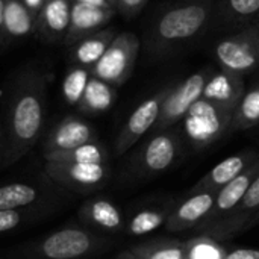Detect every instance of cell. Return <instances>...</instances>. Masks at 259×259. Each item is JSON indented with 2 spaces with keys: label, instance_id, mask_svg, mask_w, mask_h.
Segmentation results:
<instances>
[{
  "label": "cell",
  "instance_id": "obj_1",
  "mask_svg": "<svg viewBox=\"0 0 259 259\" xmlns=\"http://www.w3.org/2000/svg\"><path fill=\"white\" fill-rule=\"evenodd\" d=\"M47 105V77L38 71L21 74L9 96L6 111V164L23 158L39 140Z\"/></svg>",
  "mask_w": 259,
  "mask_h": 259
},
{
  "label": "cell",
  "instance_id": "obj_2",
  "mask_svg": "<svg viewBox=\"0 0 259 259\" xmlns=\"http://www.w3.org/2000/svg\"><path fill=\"white\" fill-rule=\"evenodd\" d=\"M215 12L214 0H190L164 11L153 23L147 38V52L162 56L199 36Z\"/></svg>",
  "mask_w": 259,
  "mask_h": 259
},
{
  "label": "cell",
  "instance_id": "obj_3",
  "mask_svg": "<svg viewBox=\"0 0 259 259\" xmlns=\"http://www.w3.org/2000/svg\"><path fill=\"white\" fill-rule=\"evenodd\" d=\"M235 108L200 97L182 118L184 134L188 143L200 150L231 131Z\"/></svg>",
  "mask_w": 259,
  "mask_h": 259
},
{
  "label": "cell",
  "instance_id": "obj_4",
  "mask_svg": "<svg viewBox=\"0 0 259 259\" xmlns=\"http://www.w3.org/2000/svg\"><path fill=\"white\" fill-rule=\"evenodd\" d=\"M215 58L223 70L252 74L259 67V20L223 38L215 46Z\"/></svg>",
  "mask_w": 259,
  "mask_h": 259
},
{
  "label": "cell",
  "instance_id": "obj_5",
  "mask_svg": "<svg viewBox=\"0 0 259 259\" xmlns=\"http://www.w3.org/2000/svg\"><path fill=\"white\" fill-rule=\"evenodd\" d=\"M140 52V38L132 32L117 33L103 56L91 68V76L112 87L123 85L134 71Z\"/></svg>",
  "mask_w": 259,
  "mask_h": 259
},
{
  "label": "cell",
  "instance_id": "obj_6",
  "mask_svg": "<svg viewBox=\"0 0 259 259\" xmlns=\"http://www.w3.org/2000/svg\"><path fill=\"white\" fill-rule=\"evenodd\" d=\"M211 73L208 70L196 71L184 79L176 87L170 88L167 97L162 102L158 121L153 127L155 134L162 132L182 121L190 108L202 97L203 88L209 79Z\"/></svg>",
  "mask_w": 259,
  "mask_h": 259
},
{
  "label": "cell",
  "instance_id": "obj_7",
  "mask_svg": "<svg viewBox=\"0 0 259 259\" xmlns=\"http://www.w3.org/2000/svg\"><path fill=\"white\" fill-rule=\"evenodd\" d=\"M100 238L80 228H64L38 243L35 252L42 259H82L94 253Z\"/></svg>",
  "mask_w": 259,
  "mask_h": 259
},
{
  "label": "cell",
  "instance_id": "obj_8",
  "mask_svg": "<svg viewBox=\"0 0 259 259\" xmlns=\"http://www.w3.org/2000/svg\"><path fill=\"white\" fill-rule=\"evenodd\" d=\"M46 173L59 185L76 191L90 193L100 188L108 176L106 164H71L46 161Z\"/></svg>",
  "mask_w": 259,
  "mask_h": 259
},
{
  "label": "cell",
  "instance_id": "obj_9",
  "mask_svg": "<svg viewBox=\"0 0 259 259\" xmlns=\"http://www.w3.org/2000/svg\"><path fill=\"white\" fill-rule=\"evenodd\" d=\"M168 91H170V88L161 90L156 94H153L152 97L143 100L135 108V111L131 114V117L127 118V121L124 123V126L121 127V131L115 140V153L117 155L126 153L144 134H147L150 129L155 127L158 117H159L162 102L167 97Z\"/></svg>",
  "mask_w": 259,
  "mask_h": 259
},
{
  "label": "cell",
  "instance_id": "obj_10",
  "mask_svg": "<svg viewBox=\"0 0 259 259\" xmlns=\"http://www.w3.org/2000/svg\"><path fill=\"white\" fill-rule=\"evenodd\" d=\"M259 173V156L247 167L244 168L235 179H232L229 184H226L222 190L217 191L215 203L211 209V212L206 215V219L199 225L202 231L214 225L215 222H220L231 215L243 202L244 196L247 194L250 185L253 184L255 178Z\"/></svg>",
  "mask_w": 259,
  "mask_h": 259
},
{
  "label": "cell",
  "instance_id": "obj_11",
  "mask_svg": "<svg viewBox=\"0 0 259 259\" xmlns=\"http://www.w3.org/2000/svg\"><path fill=\"white\" fill-rule=\"evenodd\" d=\"M181 152V137L173 131L155 134L141 149L138 167L146 175H158L165 171L176 161Z\"/></svg>",
  "mask_w": 259,
  "mask_h": 259
},
{
  "label": "cell",
  "instance_id": "obj_12",
  "mask_svg": "<svg viewBox=\"0 0 259 259\" xmlns=\"http://www.w3.org/2000/svg\"><path fill=\"white\" fill-rule=\"evenodd\" d=\"M90 141H96L94 127L80 117L67 115L49 132L44 143V153L70 150Z\"/></svg>",
  "mask_w": 259,
  "mask_h": 259
},
{
  "label": "cell",
  "instance_id": "obj_13",
  "mask_svg": "<svg viewBox=\"0 0 259 259\" xmlns=\"http://www.w3.org/2000/svg\"><path fill=\"white\" fill-rule=\"evenodd\" d=\"M115 12L117 11L114 8H100V6H91V5L73 2L70 26L64 38V44L70 47L77 41H80L82 38L102 30L105 24L111 21Z\"/></svg>",
  "mask_w": 259,
  "mask_h": 259
},
{
  "label": "cell",
  "instance_id": "obj_14",
  "mask_svg": "<svg viewBox=\"0 0 259 259\" xmlns=\"http://www.w3.org/2000/svg\"><path fill=\"white\" fill-rule=\"evenodd\" d=\"M215 199V191H200L190 194L187 200L170 211L165 222V229L168 232H181L199 226L211 212Z\"/></svg>",
  "mask_w": 259,
  "mask_h": 259
},
{
  "label": "cell",
  "instance_id": "obj_15",
  "mask_svg": "<svg viewBox=\"0 0 259 259\" xmlns=\"http://www.w3.org/2000/svg\"><path fill=\"white\" fill-rule=\"evenodd\" d=\"M36 32V14L23 0H5L0 23V44L9 46Z\"/></svg>",
  "mask_w": 259,
  "mask_h": 259
},
{
  "label": "cell",
  "instance_id": "obj_16",
  "mask_svg": "<svg viewBox=\"0 0 259 259\" xmlns=\"http://www.w3.org/2000/svg\"><path fill=\"white\" fill-rule=\"evenodd\" d=\"M71 0H44L36 14V35L44 42H64L70 26Z\"/></svg>",
  "mask_w": 259,
  "mask_h": 259
},
{
  "label": "cell",
  "instance_id": "obj_17",
  "mask_svg": "<svg viewBox=\"0 0 259 259\" xmlns=\"http://www.w3.org/2000/svg\"><path fill=\"white\" fill-rule=\"evenodd\" d=\"M259 155L253 150H246L237 155H232L222 162H219L211 171H208L191 190L190 194L200 191H219L232 179H235L244 168H247Z\"/></svg>",
  "mask_w": 259,
  "mask_h": 259
},
{
  "label": "cell",
  "instance_id": "obj_18",
  "mask_svg": "<svg viewBox=\"0 0 259 259\" xmlns=\"http://www.w3.org/2000/svg\"><path fill=\"white\" fill-rule=\"evenodd\" d=\"M259 209V173L255 178L253 184L250 185L247 194L244 196L243 202L240 203V206L226 219L215 222L214 225H211L209 228L205 229V232L208 234L206 237L209 238H229L231 235H234L238 229H241L243 226H246L247 220L258 212Z\"/></svg>",
  "mask_w": 259,
  "mask_h": 259
},
{
  "label": "cell",
  "instance_id": "obj_19",
  "mask_svg": "<svg viewBox=\"0 0 259 259\" xmlns=\"http://www.w3.org/2000/svg\"><path fill=\"white\" fill-rule=\"evenodd\" d=\"M244 93H246L244 76L222 68L217 73H211L203 88L202 97L231 108H237Z\"/></svg>",
  "mask_w": 259,
  "mask_h": 259
},
{
  "label": "cell",
  "instance_id": "obj_20",
  "mask_svg": "<svg viewBox=\"0 0 259 259\" xmlns=\"http://www.w3.org/2000/svg\"><path fill=\"white\" fill-rule=\"evenodd\" d=\"M115 35L117 32L114 29H102L70 46L71 65H79L91 70L96 65V62L103 56Z\"/></svg>",
  "mask_w": 259,
  "mask_h": 259
},
{
  "label": "cell",
  "instance_id": "obj_21",
  "mask_svg": "<svg viewBox=\"0 0 259 259\" xmlns=\"http://www.w3.org/2000/svg\"><path fill=\"white\" fill-rule=\"evenodd\" d=\"M79 217L99 229L103 231H120L124 225L121 211L108 199H93L83 203L79 209Z\"/></svg>",
  "mask_w": 259,
  "mask_h": 259
},
{
  "label": "cell",
  "instance_id": "obj_22",
  "mask_svg": "<svg viewBox=\"0 0 259 259\" xmlns=\"http://www.w3.org/2000/svg\"><path fill=\"white\" fill-rule=\"evenodd\" d=\"M115 99H117L115 87H112L111 83L99 77L91 76L76 106L82 114L97 115V114L106 112L114 105Z\"/></svg>",
  "mask_w": 259,
  "mask_h": 259
},
{
  "label": "cell",
  "instance_id": "obj_23",
  "mask_svg": "<svg viewBox=\"0 0 259 259\" xmlns=\"http://www.w3.org/2000/svg\"><path fill=\"white\" fill-rule=\"evenodd\" d=\"M44 159L53 162H71V164H106L108 152L96 140L70 150L44 153Z\"/></svg>",
  "mask_w": 259,
  "mask_h": 259
},
{
  "label": "cell",
  "instance_id": "obj_24",
  "mask_svg": "<svg viewBox=\"0 0 259 259\" xmlns=\"http://www.w3.org/2000/svg\"><path fill=\"white\" fill-rule=\"evenodd\" d=\"M215 12L229 24H250L259 17V0H219Z\"/></svg>",
  "mask_w": 259,
  "mask_h": 259
},
{
  "label": "cell",
  "instance_id": "obj_25",
  "mask_svg": "<svg viewBox=\"0 0 259 259\" xmlns=\"http://www.w3.org/2000/svg\"><path fill=\"white\" fill-rule=\"evenodd\" d=\"M259 124V83L247 90L235 108L229 132L246 131Z\"/></svg>",
  "mask_w": 259,
  "mask_h": 259
},
{
  "label": "cell",
  "instance_id": "obj_26",
  "mask_svg": "<svg viewBox=\"0 0 259 259\" xmlns=\"http://www.w3.org/2000/svg\"><path fill=\"white\" fill-rule=\"evenodd\" d=\"M137 259H187V244L156 240L129 249Z\"/></svg>",
  "mask_w": 259,
  "mask_h": 259
},
{
  "label": "cell",
  "instance_id": "obj_27",
  "mask_svg": "<svg viewBox=\"0 0 259 259\" xmlns=\"http://www.w3.org/2000/svg\"><path fill=\"white\" fill-rule=\"evenodd\" d=\"M38 199V190L29 184L0 185V211H12L26 208Z\"/></svg>",
  "mask_w": 259,
  "mask_h": 259
},
{
  "label": "cell",
  "instance_id": "obj_28",
  "mask_svg": "<svg viewBox=\"0 0 259 259\" xmlns=\"http://www.w3.org/2000/svg\"><path fill=\"white\" fill-rule=\"evenodd\" d=\"M170 214L168 208L164 209H144L132 217L127 225V232L135 237L147 235L161 226H165L167 217Z\"/></svg>",
  "mask_w": 259,
  "mask_h": 259
},
{
  "label": "cell",
  "instance_id": "obj_29",
  "mask_svg": "<svg viewBox=\"0 0 259 259\" xmlns=\"http://www.w3.org/2000/svg\"><path fill=\"white\" fill-rule=\"evenodd\" d=\"M90 77H91L90 68L79 67V65H71V68H68L62 80V96L68 105L76 106L79 103Z\"/></svg>",
  "mask_w": 259,
  "mask_h": 259
},
{
  "label": "cell",
  "instance_id": "obj_30",
  "mask_svg": "<svg viewBox=\"0 0 259 259\" xmlns=\"http://www.w3.org/2000/svg\"><path fill=\"white\" fill-rule=\"evenodd\" d=\"M187 259H225L219 246L209 237H200L187 244Z\"/></svg>",
  "mask_w": 259,
  "mask_h": 259
},
{
  "label": "cell",
  "instance_id": "obj_31",
  "mask_svg": "<svg viewBox=\"0 0 259 259\" xmlns=\"http://www.w3.org/2000/svg\"><path fill=\"white\" fill-rule=\"evenodd\" d=\"M23 220V214L20 209L12 211H0V234L9 232L20 226Z\"/></svg>",
  "mask_w": 259,
  "mask_h": 259
},
{
  "label": "cell",
  "instance_id": "obj_32",
  "mask_svg": "<svg viewBox=\"0 0 259 259\" xmlns=\"http://www.w3.org/2000/svg\"><path fill=\"white\" fill-rule=\"evenodd\" d=\"M147 2L149 0H118L117 12H121L124 17L132 18L143 11V8L147 5Z\"/></svg>",
  "mask_w": 259,
  "mask_h": 259
},
{
  "label": "cell",
  "instance_id": "obj_33",
  "mask_svg": "<svg viewBox=\"0 0 259 259\" xmlns=\"http://www.w3.org/2000/svg\"><path fill=\"white\" fill-rule=\"evenodd\" d=\"M225 259H259V250L255 249H238L228 253Z\"/></svg>",
  "mask_w": 259,
  "mask_h": 259
},
{
  "label": "cell",
  "instance_id": "obj_34",
  "mask_svg": "<svg viewBox=\"0 0 259 259\" xmlns=\"http://www.w3.org/2000/svg\"><path fill=\"white\" fill-rule=\"evenodd\" d=\"M76 3H83V5H91V6H100V8H111L106 0H71Z\"/></svg>",
  "mask_w": 259,
  "mask_h": 259
},
{
  "label": "cell",
  "instance_id": "obj_35",
  "mask_svg": "<svg viewBox=\"0 0 259 259\" xmlns=\"http://www.w3.org/2000/svg\"><path fill=\"white\" fill-rule=\"evenodd\" d=\"M23 2H24V5H26L27 8H30L35 14H38L39 8H41L42 3H44V0H23Z\"/></svg>",
  "mask_w": 259,
  "mask_h": 259
},
{
  "label": "cell",
  "instance_id": "obj_36",
  "mask_svg": "<svg viewBox=\"0 0 259 259\" xmlns=\"http://www.w3.org/2000/svg\"><path fill=\"white\" fill-rule=\"evenodd\" d=\"M108 3H109V6L111 8H114L115 11H117V5H118V0H106Z\"/></svg>",
  "mask_w": 259,
  "mask_h": 259
},
{
  "label": "cell",
  "instance_id": "obj_37",
  "mask_svg": "<svg viewBox=\"0 0 259 259\" xmlns=\"http://www.w3.org/2000/svg\"><path fill=\"white\" fill-rule=\"evenodd\" d=\"M3 6H5V0H0V23H2V15H3Z\"/></svg>",
  "mask_w": 259,
  "mask_h": 259
},
{
  "label": "cell",
  "instance_id": "obj_38",
  "mask_svg": "<svg viewBox=\"0 0 259 259\" xmlns=\"http://www.w3.org/2000/svg\"><path fill=\"white\" fill-rule=\"evenodd\" d=\"M129 259H137V258H135V255H134V253H132L131 250H129Z\"/></svg>",
  "mask_w": 259,
  "mask_h": 259
}]
</instances>
